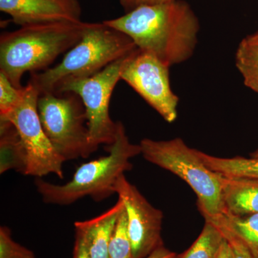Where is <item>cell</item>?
<instances>
[{
  "label": "cell",
  "mask_w": 258,
  "mask_h": 258,
  "mask_svg": "<svg viewBox=\"0 0 258 258\" xmlns=\"http://www.w3.org/2000/svg\"><path fill=\"white\" fill-rule=\"evenodd\" d=\"M198 154L209 169L222 175L258 179V158L217 157L199 150Z\"/></svg>",
  "instance_id": "15"
},
{
  "label": "cell",
  "mask_w": 258,
  "mask_h": 258,
  "mask_svg": "<svg viewBox=\"0 0 258 258\" xmlns=\"http://www.w3.org/2000/svg\"><path fill=\"white\" fill-rule=\"evenodd\" d=\"M247 37L249 40H250L251 41L258 44V30L257 32H254V34H252V35H248Z\"/></svg>",
  "instance_id": "27"
},
{
  "label": "cell",
  "mask_w": 258,
  "mask_h": 258,
  "mask_svg": "<svg viewBox=\"0 0 258 258\" xmlns=\"http://www.w3.org/2000/svg\"><path fill=\"white\" fill-rule=\"evenodd\" d=\"M225 240L218 227L205 221L201 234L191 247L174 258H217Z\"/></svg>",
  "instance_id": "17"
},
{
  "label": "cell",
  "mask_w": 258,
  "mask_h": 258,
  "mask_svg": "<svg viewBox=\"0 0 258 258\" xmlns=\"http://www.w3.org/2000/svg\"><path fill=\"white\" fill-rule=\"evenodd\" d=\"M176 255L175 252H171L164 245H161L146 258H174Z\"/></svg>",
  "instance_id": "25"
},
{
  "label": "cell",
  "mask_w": 258,
  "mask_h": 258,
  "mask_svg": "<svg viewBox=\"0 0 258 258\" xmlns=\"http://www.w3.org/2000/svg\"><path fill=\"white\" fill-rule=\"evenodd\" d=\"M123 208V202L118 199L112 208L101 215L75 222V229L84 237L91 258H109L112 236Z\"/></svg>",
  "instance_id": "12"
},
{
  "label": "cell",
  "mask_w": 258,
  "mask_h": 258,
  "mask_svg": "<svg viewBox=\"0 0 258 258\" xmlns=\"http://www.w3.org/2000/svg\"><path fill=\"white\" fill-rule=\"evenodd\" d=\"M172 1L174 0H119L120 5L127 13L139 7L164 4Z\"/></svg>",
  "instance_id": "23"
},
{
  "label": "cell",
  "mask_w": 258,
  "mask_h": 258,
  "mask_svg": "<svg viewBox=\"0 0 258 258\" xmlns=\"http://www.w3.org/2000/svg\"><path fill=\"white\" fill-rule=\"evenodd\" d=\"M25 86L15 88L4 73L0 71V117H4L13 111L23 100Z\"/></svg>",
  "instance_id": "20"
},
{
  "label": "cell",
  "mask_w": 258,
  "mask_h": 258,
  "mask_svg": "<svg viewBox=\"0 0 258 258\" xmlns=\"http://www.w3.org/2000/svg\"><path fill=\"white\" fill-rule=\"evenodd\" d=\"M217 258H232V249H231L230 244L225 240L222 244L221 249L219 252Z\"/></svg>",
  "instance_id": "26"
},
{
  "label": "cell",
  "mask_w": 258,
  "mask_h": 258,
  "mask_svg": "<svg viewBox=\"0 0 258 258\" xmlns=\"http://www.w3.org/2000/svg\"><path fill=\"white\" fill-rule=\"evenodd\" d=\"M235 63L245 86L258 93V44L243 39L236 52Z\"/></svg>",
  "instance_id": "18"
},
{
  "label": "cell",
  "mask_w": 258,
  "mask_h": 258,
  "mask_svg": "<svg viewBox=\"0 0 258 258\" xmlns=\"http://www.w3.org/2000/svg\"><path fill=\"white\" fill-rule=\"evenodd\" d=\"M87 23L37 24L4 32L0 37V71L21 89L23 75L47 70L81 40Z\"/></svg>",
  "instance_id": "2"
},
{
  "label": "cell",
  "mask_w": 258,
  "mask_h": 258,
  "mask_svg": "<svg viewBox=\"0 0 258 258\" xmlns=\"http://www.w3.org/2000/svg\"><path fill=\"white\" fill-rule=\"evenodd\" d=\"M9 170L25 175L26 151L15 125L9 120L0 119V174Z\"/></svg>",
  "instance_id": "14"
},
{
  "label": "cell",
  "mask_w": 258,
  "mask_h": 258,
  "mask_svg": "<svg viewBox=\"0 0 258 258\" xmlns=\"http://www.w3.org/2000/svg\"><path fill=\"white\" fill-rule=\"evenodd\" d=\"M39 96L37 88L28 82L18 106L0 119L11 122L21 137L27 154L25 175L42 178L53 174L62 179L64 161L52 147L42 128L37 111Z\"/></svg>",
  "instance_id": "8"
},
{
  "label": "cell",
  "mask_w": 258,
  "mask_h": 258,
  "mask_svg": "<svg viewBox=\"0 0 258 258\" xmlns=\"http://www.w3.org/2000/svg\"><path fill=\"white\" fill-rule=\"evenodd\" d=\"M170 67L138 47L125 58L120 80L138 93L168 123L177 118L179 98L173 92Z\"/></svg>",
  "instance_id": "9"
},
{
  "label": "cell",
  "mask_w": 258,
  "mask_h": 258,
  "mask_svg": "<svg viewBox=\"0 0 258 258\" xmlns=\"http://www.w3.org/2000/svg\"><path fill=\"white\" fill-rule=\"evenodd\" d=\"M220 176L225 214L233 216L258 214V179Z\"/></svg>",
  "instance_id": "13"
},
{
  "label": "cell",
  "mask_w": 258,
  "mask_h": 258,
  "mask_svg": "<svg viewBox=\"0 0 258 258\" xmlns=\"http://www.w3.org/2000/svg\"><path fill=\"white\" fill-rule=\"evenodd\" d=\"M74 258H91L86 240L81 232L76 231V240L74 247Z\"/></svg>",
  "instance_id": "24"
},
{
  "label": "cell",
  "mask_w": 258,
  "mask_h": 258,
  "mask_svg": "<svg viewBox=\"0 0 258 258\" xmlns=\"http://www.w3.org/2000/svg\"><path fill=\"white\" fill-rule=\"evenodd\" d=\"M0 258H37L32 250L18 243L6 226L0 227Z\"/></svg>",
  "instance_id": "21"
},
{
  "label": "cell",
  "mask_w": 258,
  "mask_h": 258,
  "mask_svg": "<svg viewBox=\"0 0 258 258\" xmlns=\"http://www.w3.org/2000/svg\"><path fill=\"white\" fill-rule=\"evenodd\" d=\"M137 48L123 32L104 23H87L82 38L60 63L31 74L30 81L40 95L57 94L67 83L88 79Z\"/></svg>",
  "instance_id": "3"
},
{
  "label": "cell",
  "mask_w": 258,
  "mask_h": 258,
  "mask_svg": "<svg viewBox=\"0 0 258 258\" xmlns=\"http://www.w3.org/2000/svg\"><path fill=\"white\" fill-rule=\"evenodd\" d=\"M141 154L149 162L170 171L184 180L198 197L199 210L205 221L216 222L225 214L220 174L209 169L180 138L168 141L144 139Z\"/></svg>",
  "instance_id": "5"
},
{
  "label": "cell",
  "mask_w": 258,
  "mask_h": 258,
  "mask_svg": "<svg viewBox=\"0 0 258 258\" xmlns=\"http://www.w3.org/2000/svg\"><path fill=\"white\" fill-rule=\"evenodd\" d=\"M212 223L239 237L248 247L254 257L258 258V214L244 216L224 214L216 222Z\"/></svg>",
  "instance_id": "16"
},
{
  "label": "cell",
  "mask_w": 258,
  "mask_h": 258,
  "mask_svg": "<svg viewBox=\"0 0 258 258\" xmlns=\"http://www.w3.org/2000/svg\"><path fill=\"white\" fill-rule=\"evenodd\" d=\"M109 258H134L132 242L129 238L124 208L120 212L112 236Z\"/></svg>",
  "instance_id": "19"
},
{
  "label": "cell",
  "mask_w": 258,
  "mask_h": 258,
  "mask_svg": "<svg viewBox=\"0 0 258 258\" xmlns=\"http://www.w3.org/2000/svg\"><path fill=\"white\" fill-rule=\"evenodd\" d=\"M104 149L108 155L81 164L66 184H52L36 178L35 187L42 201L64 206L86 197L102 202L114 195L117 181L125 171L132 170L131 159L141 154V147L130 142L124 125L118 121L115 142Z\"/></svg>",
  "instance_id": "4"
},
{
  "label": "cell",
  "mask_w": 258,
  "mask_h": 258,
  "mask_svg": "<svg viewBox=\"0 0 258 258\" xmlns=\"http://www.w3.org/2000/svg\"><path fill=\"white\" fill-rule=\"evenodd\" d=\"M37 111L44 132L64 162L86 159L93 154L86 108L77 94L66 92L40 95Z\"/></svg>",
  "instance_id": "6"
},
{
  "label": "cell",
  "mask_w": 258,
  "mask_h": 258,
  "mask_svg": "<svg viewBox=\"0 0 258 258\" xmlns=\"http://www.w3.org/2000/svg\"><path fill=\"white\" fill-rule=\"evenodd\" d=\"M220 229V228H219ZM226 240L230 244L232 258H255L248 247L239 237L229 231L220 229Z\"/></svg>",
  "instance_id": "22"
},
{
  "label": "cell",
  "mask_w": 258,
  "mask_h": 258,
  "mask_svg": "<svg viewBox=\"0 0 258 258\" xmlns=\"http://www.w3.org/2000/svg\"><path fill=\"white\" fill-rule=\"evenodd\" d=\"M130 37L139 50L171 67L192 56L200 30L198 19L182 1L141 6L103 22Z\"/></svg>",
  "instance_id": "1"
},
{
  "label": "cell",
  "mask_w": 258,
  "mask_h": 258,
  "mask_svg": "<svg viewBox=\"0 0 258 258\" xmlns=\"http://www.w3.org/2000/svg\"><path fill=\"white\" fill-rule=\"evenodd\" d=\"M128 55L108 64L91 77L67 83L57 93H74L82 100L92 153L102 144L111 145L116 138L118 122L113 121L110 116V101L115 85L120 80L122 68Z\"/></svg>",
  "instance_id": "7"
},
{
  "label": "cell",
  "mask_w": 258,
  "mask_h": 258,
  "mask_svg": "<svg viewBox=\"0 0 258 258\" xmlns=\"http://www.w3.org/2000/svg\"><path fill=\"white\" fill-rule=\"evenodd\" d=\"M251 158H254V159H257L258 158V149L251 154Z\"/></svg>",
  "instance_id": "28"
},
{
  "label": "cell",
  "mask_w": 258,
  "mask_h": 258,
  "mask_svg": "<svg viewBox=\"0 0 258 258\" xmlns=\"http://www.w3.org/2000/svg\"><path fill=\"white\" fill-rule=\"evenodd\" d=\"M115 189L124 205L134 258H146L164 245L161 236L162 212L153 207L125 174L120 176Z\"/></svg>",
  "instance_id": "10"
},
{
  "label": "cell",
  "mask_w": 258,
  "mask_h": 258,
  "mask_svg": "<svg viewBox=\"0 0 258 258\" xmlns=\"http://www.w3.org/2000/svg\"><path fill=\"white\" fill-rule=\"evenodd\" d=\"M0 10L21 27L82 22L79 0H0Z\"/></svg>",
  "instance_id": "11"
}]
</instances>
